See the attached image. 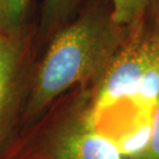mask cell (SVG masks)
Instances as JSON below:
<instances>
[{
	"instance_id": "cell-2",
	"label": "cell",
	"mask_w": 159,
	"mask_h": 159,
	"mask_svg": "<svg viewBox=\"0 0 159 159\" xmlns=\"http://www.w3.org/2000/svg\"><path fill=\"white\" fill-rule=\"evenodd\" d=\"M43 159H122L118 144L97 129L84 114L60 128L44 152Z\"/></svg>"
},
{
	"instance_id": "cell-9",
	"label": "cell",
	"mask_w": 159,
	"mask_h": 159,
	"mask_svg": "<svg viewBox=\"0 0 159 159\" xmlns=\"http://www.w3.org/2000/svg\"><path fill=\"white\" fill-rule=\"evenodd\" d=\"M156 7H157V14H156V17H155V24H154V26L159 30V3H158V5L156 6Z\"/></svg>"
},
{
	"instance_id": "cell-4",
	"label": "cell",
	"mask_w": 159,
	"mask_h": 159,
	"mask_svg": "<svg viewBox=\"0 0 159 159\" xmlns=\"http://www.w3.org/2000/svg\"><path fill=\"white\" fill-rule=\"evenodd\" d=\"M113 20L121 27L133 28L144 21L159 0H107Z\"/></svg>"
},
{
	"instance_id": "cell-8",
	"label": "cell",
	"mask_w": 159,
	"mask_h": 159,
	"mask_svg": "<svg viewBox=\"0 0 159 159\" xmlns=\"http://www.w3.org/2000/svg\"><path fill=\"white\" fill-rule=\"evenodd\" d=\"M135 159H159V98L152 115V134L148 148Z\"/></svg>"
},
{
	"instance_id": "cell-3",
	"label": "cell",
	"mask_w": 159,
	"mask_h": 159,
	"mask_svg": "<svg viewBox=\"0 0 159 159\" xmlns=\"http://www.w3.org/2000/svg\"><path fill=\"white\" fill-rule=\"evenodd\" d=\"M22 72V52L17 43L0 32V135L17 106Z\"/></svg>"
},
{
	"instance_id": "cell-10",
	"label": "cell",
	"mask_w": 159,
	"mask_h": 159,
	"mask_svg": "<svg viewBox=\"0 0 159 159\" xmlns=\"http://www.w3.org/2000/svg\"><path fill=\"white\" fill-rule=\"evenodd\" d=\"M1 24H3V19H2L1 12H0V26H1Z\"/></svg>"
},
{
	"instance_id": "cell-6",
	"label": "cell",
	"mask_w": 159,
	"mask_h": 159,
	"mask_svg": "<svg viewBox=\"0 0 159 159\" xmlns=\"http://www.w3.org/2000/svg\"><path fill=\"white\" fill-rule=\"evenodd\" d=\"M152 134V118L144 120L132 133H129L126 138L118 144L121 154L127 157L138 158L148 148Z\"/></svg>"
},
{
	"instance_id": "cell-1",
	"label": "cell",
	"mask_w": 159,
	"mask_h": 159,
	"mask_svg": "<svg viewBox=\"0 0 159 159\" xmlns=\"http://www.w3.org/2000/svg\"><path fill=\"white\" fill-rule=\"evenodd\" d=\"M131 29L119 26L110 8H89L58 29L37 68L28 112L39 113L72 86L99 79Z\"/></svg>"
},
{
	"instance_id": "cell-7",
	"label": "cell",
	"mask_w": 159,
	"mask_h": 159,
	"mask_svg": "<svg viewBox=\"0 0 159 159\" xmlns=\"http://www.w3.org/2000/svg\"><path fill=\"white\" fill-rule=\"evenodd\" d=\"M30 0H0V12L3 24L11 29L20 26Z\"/></svg>"
},
{
	"instance_id": "cell-5",
	"label": "cell",
	"mask_w": 159,
	"mask_h": 159,
	"mask_svg": "<svg viewBox=\"0 0 159 159\" xmlns=\"http://www.w3.org/2000/svg\"><path fill=\"white\" fill-rule=\"evenodd\" d=\"M82 0H43L40 26L44 33L60 29L75 14Z\"/></svg>"
}]
</instances>
